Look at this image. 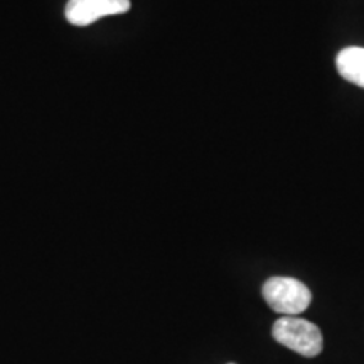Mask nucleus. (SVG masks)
Wrapping results in <instances>:
<instances>
[{
    "label": "nucleus",
    "instance_id": "nucleus-1",
    "mask_svg": "<svg viewBox=\"0 0 364 364\" xmlns=\"http://www.w3.org/2000/svg\"><path fill=\"white\" fill-rule=\"evenodd\" d=\"M273 338L290 351L306 358H316L322 353L324 339L316 324L297 316H284L273 324Z\"/></svg>",
    "mask_w": 364,
    "mask_h": 364
},
{
    "label": "nucleus",
    "instance_id": "nucleus-2",
    "mask_svg": "<svg viewBox=\"0 0 364 364\" xmlns=\"http://www.w3.org/2000/svg\"><path fill=\"white\" fill-rule=\"evenodd\" d=\"M262 292L272 311L282 316H299L312 302V294L307 285L290 277H272L263 284Z\"/></svg>",
    "mask_w": 364,
    "mask_h": 364
},
{
    "label": "nucleus",
    "instance_id": "nucleus-3",
    "mask_svg": "<svg viewBox=\"0 0 364 364\" xmlns=\"http://www.w3.org/2000/svg\"><path fill=\"white\" fill-rule=\"evenodd\" d=\"M129 9L130 0H70L65 16L73 26H90L102 17L125 14Z\"/></svg>",
    "mask_w": 364,
    "mask_h": 364
},
{
    "label": "nucleus",
    "instance_id": "nucleus-4",
    "mask_svg": "<svg viewBox=\"0 0 364 364\" xmlns=\"http://www.w3.org/2000/svg\"><path fill=\"white\" fill-rule=\"evenodd\" d=\"M336 68L346 81L364 88V48H344L336 58Z\"/></svg>",
    "mask_w": 364,
    "mask_h": 364
},
{
    "label": "nucleus",
    "instance_id": "nucleus-5",
    "mask_svg": "<svg viewBox=\"0 0 364 364\" xmlns=\"http://www.w3.org/2000/svg\"><path fill=\"white\" fill-rule=\"evenodd\" d=\"M228 364H236V363H228Z\"/></svg>",
    "mask_w": 364,
    "mask_h": 364
}]
</instances>
